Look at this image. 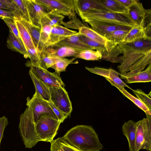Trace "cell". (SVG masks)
<instances>
[{"label": "cell", "mask_w": 151, "mask_h": 151, "mask_svg": "<svg viewBox=\"0 0 151 151\" xmlns=\"http://www.w3.org/2000/svg\"><path fill=\"white\" fill-rule=\"evenodd\" d=\"M70 144L81 151H101L103 146L91 126L77 125L63 137Z\"/></svg>", "instance_id": "1"}, {"label": "cell", "mask_w": 151, "mask_h": 151, "mask_svg": "<svg viewBox=\"0 0 151 151\" xmlns=\"http://www.w3.org/2000/svg\"><path fill=\"white\" fill-rule=\"evenodd\" d=\"M123 54L122 61L117 66L120 73L123 75L136 61L151 52V40H141L133 42L118 45Z\"/></svg>", "instance_id": "2"}, {"label": "cell", "mask_w": 151, "mask_h": 151, "mask_svg": "<svg viewBox=\"0 0 151 151\" xmlns=\"http://www.w3.org/2000/svg\"><path fill=\"white\" fill-rule=\"evenodd\" d=\"M83 22L96 21L133 28L137 25L129 19L127 14H114L109 12L93 11L78 15Z\"/></svg>", "instance_id": "3"}, {"label": "cell", "mask_w": 151, "mask_h": 151, "mask_svg": "<svg viewBox=\"0 0 151 151\" xmlns=\"http://www.w3.org/2000/svg\"><path fill=\"white\" fill-rule=\"evenodd\" d=\"M61 123L49 116L41 117L35 123V131L40 141L50 142L53 140Z\"/></svg>", "instance_id": "4"}, {"label": "cell", "mask_w": 151, "mask_h": 151, "mask_svg": "<svg viewBox=\"0 0 151 151\" xmlns=\"http://www.w3.org/2000/svg\"><path fill=\"white\" fill-rule=\"evenodd\" d=\"M146 115V118L136 122L135 151L140 149L151 151V116Z\"/></svg>", "instance_id": "5"}, {"label": "cell", "mask_w": 151, "mask_h": 151, "mask_svg": "<svg viewBox=\"0 0 151 151\" xmlns=\"http://www.w3.org/2000/svg\"><path fill=\"white\" fill-rule=\"evenodd\" d=\"M35 0L47 12H52L69 17L75 14L74 0Z\"/></svg>", "instance_id": "6"}, {"label": "cell", "mask_w": 151, "mask_h": 151, "mask_svg": "<svg viewBox=\"0 0 151 151\" xmlns=\"http://www.w3.org/2000/svg\"><path fill=\"white\" fill-rule=\"evenodd\" d=\"M27 100L26 105L31 108L35 123L41 117L46 116H49L58 120L48 101L43 99L37 92H35L31 99L28 97Z\"/></svg>", "instance_id": "7"}, {"label": "cell", "mask_w": 151, "mask_h": 151, "mask_svg": "<svg viewBox=\"0 0 151 151\" xmlns=\"http://www.w3.org/2000/svg\"><path fill=\"white\" fill-rule=\"evenodd\" d=\"M48 87L50 100L60 110L70 116L72 111V105L64 87Z\"/></svg>", "instance_id": "8"}, {"label": "cell", "mask_w": 151, "mask_h": 151, "mask_svg": "<svg viewBox=\"0 0 151 151\" xmlns=\"http://www.w3.org/2000/svg\"><path fill=\"white\" fill-rule=\"evenodd\" d=\"M25 65L29 67L35 75L48 86L63 87L65 86L60 76L56 72H50L47 70L32 65L25 64Z\"/></svg>", "instance_id": "9"}, {"label": "cell", "mask_w": 151, "mask_h": 151, "mask_svg": "<svg viewBox=\"0 0 151 151\" xmlns=\"http://www.w3.org/2000/svg\"><path fill=\"white\" fill-rule=\"evenodd\" d=\"M79 35H83L89 39L104 46L109 52H111L118 45L106 39L91 28L84 25L78 29Z\"/></svg>", "instance_id": "10"}, {"label": "cell", "mask_w": 151, "mask_h": 151, "mask_svg": "<svg viewBox=\"0 0 151 151\" xmlns=\"http://www.w3.org/2000/svg\"><path fill=\"white\" fill-rule=\"evenodd\" d=\"M79 38L83 43L100 52L102 55V59L103 60L114 63H117L118 58L114 49L109 52L104 45L91 40L83 35H79Z\"/></svg>", "instance_id": "11"}, {"label": "cell", "mask_w": 151, "mask_h": 151, "mask_svg": "<svg viewBox=\"0 0 151 151\" xmlns=\"http://www.w3.org/2000/svg\"><path fill=\"white\" fill-rule=\"evenodd\" d=\"M74 3L75 12L78 15L93 11L109 12L99 0H74Z\"/></svg>", "instance_id": "12"}, {"label": "cell", "mask_w": 151, "mask_h": 151, "mask_svg": "<svg viewBox=\"0 0 151 151\" xmlns=\"http://www.w3.org/2000/svg\"><path fill=\"white\" fill-rule=\"evenodd\" d=\"M31 22L41 29L40 20L47 12L35 0H24Z\"/></svg>", "instance_id": "13"}, {"label": "cell", "mask_w": 151, "mask_h": 151, "mask_svg": "<svg viewBox=\"0 0 151 151\" xmlns=\"http://www.w3.org/2000/svg\"><path fill=\"white\" fill-rule=\"evenodd\" d=\"M85 68L90 72L109 79L120 86L127 87L132 91L133 90L119 77V76H120V73L114 70L111 68L106 69L97 67L93 68L86 67Z\"/></svg>", "instance_id": "14"}, {"label": "cell", "mask_w": 151, "mask_h": 151, "mask_svg": "<svg viewBox=\"0 0 151 151\" xmlns=\"http://www.w3.org/2000/svg\"><path fill=\"white\" fill-rule=\"evenodd\" d=\"M78 33L76 31L70 30L61 25L53 27L45 48L58 43L67 37Z\"/></svg>", "instance_id": "15"}, {"label": "cell", "mask_w": 151, "mask_h": 151, "mask_svg": "<svg viewBox=\"0 0 151 151\" xmlns=\"http://www.w3.org/2000/svg\"><path fill=\"white\" fill-rule=\"evenodd\" d=\"M48 57L56 58H64L67 57H75L80 50L66 46H50L42 50Z\"/></svg>", "instance_id": "16"}, {"label": "cell", "mask_w": 151, "mask_h": 151, "mask_svg": "<svg viewBox=\"0 0 151 151\" xmlns=\"http://www.w3.org/2000/svg\"><path fill=\"white\" fill-rule=\"evenodd\" d=\"M150 64H151V52L139 59L127 69L125 74H120V76L122 79H124L142 71Z\"/></svg>", "instance_id": "17"}, {"label": "cell", "mask_w": 151, "mask_h": 151, "mask_svg": "<svg viewBox=\"0 0 151 151\" xmlns=\"http://www.w3.org/2000/svg\"><path fill=\"white\" fill-rule=\"evenodd\" d=\"M150 9H145L142 3L138 0L136 3L129 9L127 14L130 19L137 26L145 19Z\"/></svg>", "instance_id": "18"}, {"label": "cell", "mask_w": 151, "mask_h": 151, "mask_svg": "<svg viewBox=\"0 0 151 151\" xmlns=\"http://www.w3.org/2000/svg\"><path fill=\"white\" fill-rule=\"evenodd\" d=\"M88 23L94 30L104 37L105 34L116 30L130 29V27H125L96 21H89Z\"/></svg>", "instance_id": "19"}, {"label": "cell", "mask_w": 151, "mask_h": 151, "mask_svg": "<svg viewBox=\"0 0 151 151\" xmlns=\"http://www.w3.org/2000/svg\"><path fill=\"white\" fill-rule=\"evenodd\" d=\"M144 22L143 21L139 25L132 28L121 43H131L141 40H151V38L148 37L145 33Z\"/></svg>", "instance_id": "20"}, {"label": "cell", "mask_w": 151, "mask_h": 151, "mask_svg": "<svg viewBox=\"0 0 151 151\" xmlns=\"http://www.w3.org/2000/svg\"><path fill=\"white\" fill-rule=\"evenodd\" d=\"M79 35L78 33L77 34L70 36L52 46L68 47L81 51L86 50H94L91 47L83 43L79 38Z\"/></svg>", "instance_id": "21"}, {"label": "cell", "mask_w": 151, "mask_h": 151, "mask_svg": "<svg viewBox=\"0 0 151 151\" xmlns=\"http://www.w3.org/2000/svg\"><path fill=\"white\" fill-rule=\"evenodd\" d=\"M122 131L128 141L129 151H135L136 122L132 120L125 122L122 126Z\"/></svg>", "instance_id": "22"}, {"label": "cell", "mask_w": 151, "mask_h": 151, "mask_svg": "<svg viewBox=\"0 0 151 151\" xmlns=\"http://www.w3.org/2000/svg\"><path fill=\"white\" fill-rule=\"evenodd\" d=\"M6 46L10 50L23 55L25 58H28L26 47L21 39L10 32L7 39Z\"/></svg>", "instance_id": "23"}, {"label": "cell", "mask_w": 151, "mask_h": 151, "mask_svg": "<svg viewBox=\"0 0 151 151\" xmlns=\"http://www.w3.org/2000/svg\"><path fill=\"white\" fill-rule=\"evenodd\" d=\"M29 74L34 85L35 92L37 93L44 99L50 100V95L48 86L39 79L31 69Z\"/></svg>", "instance_id": "24"}, {"label": "cell", "mask_w": 151, "mask_h": 151, "mask_svg": "<svg viewBox=\"0 0 151 151\" xmlns=\"http://www.w3.org/2000/svg\"><path fill=\"white\" fill-rule=\"evenodd\" d=\"M106 79V80L110 83L112 86H114L117 88L123 94L124 96L130 100L138 107L144 111L146 114H148L150 116L151 115V111L150 110L145 104L137 98L135 97L128 92L125 89L124 87L120 86L114 83L109 79Z\"/></svg>", "instance_id": "25"}, {"label": "cell", "mask_w": 151, "mask_h": 151, "mask_svg": "<svg viewBox=\"0 0 151 151\" xmlns=\"http://www.w3.org/2000/svg\"><path fill=\"white\" fill-rule=\"evenodd\" d=\"M16 19L20 21L24 25L29 32L36 48L40 50V37L41 29L22 18Z\"/></svg>", "instance_id": "26"}, {"label": "cell", "mask_w": 151, "mask_h": 151, "mask_svg": "<svg viewBox=\"0 0 151 151\" xmlns=\"http://www.w3.org/2000/svg\"><path fill=\"white\" fill-rule=\"evenodd\" d=\"M126 83L149 82L151 81V64L148 65L146 69L133 75L124 79Z\"/></svg>", "instance_id": "27"}, {"label": "cell", "mask_w": 151, "mask_h": 151, "mask_svg": "<svg viewBox=\"0 0 151 151\" xmlns=\"http://www.w3.org/2000/svg\"><path fill=\"white\" fill-rule=\"evenodd\" d=\"M64 18V16L52 12H47L41 19V27L49 25L53 27L61 25Z\"/></svg>", "instance_id": "28"}, {"label": "cell", "mask_w": 151, "mask_h": 151, "mask_svg": "<svg viewBox=\"0 0 151 151\" xmlns=\"http://www.w3.org/2000/svg\"><path fill=\"white\" fill-rule=\"evenodd\" d=\"M15 20L19 37L26 49L36 48L31 36L26 27L20 21L16 19Z\"/></svg>", "instance_id": "29"}, {"label": "cell", "mask_w": 151, "mask_h": 151, "mask_svg": "<svg viewBox=\"0 0 151 151\" xmlns=\"http://www.w3.org/2000/svg\"><path fill=\"white\" fill-rule=\"evenodd\" d=\"M100 2L110 12L114 14H127L129 9L124 6L116 0H99Z\"/></svg>", "instance_id": "30"}, {"label": "cell", "mask_w": 151, "mask_h": 151, "mask_svg": "<svg viewBox=\"0 0 151 151\" xmlns=\"http://www.w3.org/2000/svg\"><path fill=\"white\" fill-rule=\"evenodd\" d=\"M130 29H120L106 34L104 37L112 43L118 45L128 33Z\"/></svg>", "instance_id": "31"}, {"label": "cell", "mask_w": 151, "mask_h": 151, "mask_svg": "<svg viewBox=\"0 0 151 151\" xmlns=\"http://www.w3.org/2000/svg\"><path fill=\"white\" fill-rule=\"evenodd\" d=\"M75 57L88 60H97L102 59V55L98 51L86 50L81 52Z\"/></svg>", "instance_id": "32"}, {"label": "cell", "mask_w": 151, "mask_h": 151, "mask_svg": "<svg viewBox=\"0 0 151 151\" xmlns=\"http://www.w3.org/2000/svg\"><path fill=\"white\" fill-rule=\"evenodd\" d=\"M28 58L30 60L25 64L32 65L38 67L41 60V51L37 48H31L26 49Z\"/></svg>", "instance_id": "33"}, {"label": "cell", "mask_w": 151, "mask_h": 151, "mask_svg": "<svg viewBox=\"0 0 151 151\" xmlns=\"http://www.w3.org/2000/svg\"><path fill=\"white\" fill-rule=\"evenodd\" d=\"M52 27L46 25L41 27L40 37V50L42 51L46 48L49 41Z\"/></svg>", "instance_id": "34"}, {"label": "cell", "mask_w": 151, "mask_h": 151, "mask_svg": "<svg viewBox=\"0 0 151 151\" xmlns=\"http://www.w3.org/2000/svg\"><path fill=\"white\" fill-rule=\"evenodd\" d=\"M62 58H56L47 57L42 51L41 54V60L39 67L47 70L55 64Z\"/></svg>", "instance_id": "35"}, {"label": "cell", "mask_w": 151, "mask_h": 151, "mask_svg": "<svg viewBox=\"0 0 151 151\" xmlns=\"http://www.w3.org/2000/svg\"><path fill=\"white\" fill-rule=\"evenodd\" d=\"M134 94L137 98L143 102L151 111V92L148 94L145 93L142 90L137 89L132 90Z\"/></svg>", "instance_id": "36"}, {"label": "cell", "mask_w": 151, "mask_h": 151, "mask_svg": "<svg viewBox=\"0 0 151 151\" xmlns=\"http://www.w3.org/2000/svg\"><path fill=\"white\" fill-rule=\"evenodd\" d=\"M76 58L72 59H68L66 58H62L55 64L50 68L55 70L56 72L59 76L61 72L65 71L68 65L73 63V61Z\"/></svg>", "instance_id": "37"}, {"label": "cell", "mask_w": 151, "mask_h": 151, "mask_svg": "<svg viewBox=\"0 0 151 151\" xmlns=\"http://www.w3.org/2000/svg\"><path fill=\"white\" fill-rule=\"evenodd\" d=\"M0 2L5 5L9 9V10L13 12L15 15V19L23 18V15L17 5L12 0H0Z\"/></svg>", "instance_id": "38"}, {"label": "cell", "mask_w": 151, "mask_h": 151, "mask_svg": "<svg viewBox=\"0 0 151 151\" xmlns=\"http://www.w3.org/2000/svg\"><path fill=\"white\" fill-rule=\"evenodd\" d=\"M12 1L18 6L22 13L23 16V19L31 22L24 0H12Z\"/></svg>", "instance_id": "39"}, {"label": "cell", "mask_w": 151, "mask_h": 151, "mask_svg": "<svg viewBox=\"0 0 151 151\" xmlns=\"http://www.w3.org/2000/svg\"><path fill=\"white\" fill-rule=\"evenodd\" d=\"M8 26L9 32L12 33L16 37L20 38L14 19L4 17L2 19Z\"/></svg>", "instance_id": "40"}, {"label": "cell", "mask_w": 151, "mask_h": 151, "mask_svg": "<svg viewBox=\"0 0 151 151\" xmlns=\"http://www.w3.org/2000/svg\"><path fill=\"white\" fill-rule=\"evenodd\" d=\"M48 102L58 119L61 121L62 123L68 117V115L57 107L50 100L48 101Z\"/></svg>", "instance_id": "41"}, {"label": "cell", "mask_w": 151, "mask_h": 151, "mask_svg": "<svg viewBox=\"0 0 151 151\" xmlns=\"http://www.w3.org/2000/svg\"><path fill=\"white\" fill-rule=\"evenodd\" d=\"M50 142V151H64L61 143L60 137L52 140Z\"/></svg>", "instance_id": "42"}, {"label": "cell", "mask_w": 151, "mask_h": 151, "mask_svg": "<svg viewBox=\"0 0 151 151\" xmlns=\"http://www.w3.org/2000/svg\"><path fill=\"white\" fill-rule=\"evenodd\" d=\"M9 124L8 119L4 116L0 117V145L5 129Z\"/></svg>", "instance_id": "43"}, {"label": "cell", "mask_w": 151, "mask_h": 151, "mask_svg": "<svg viewBox=\"0 0 151 151\" xmlns=\"http://www.w3.org/2000/svg\"><path fill=\"white\" fill-rule=\"evenodd\" d=\"M62 148L64 151H81L70 144L63 137H60Z\"/></svg>", "instance_id": "44"}, {"label": "cell", "mask_w": 151, "mask_h": 151, "mask_svg": "<svg viewBox=\"0 0 151 151\" xmlns=\"http://www.w3.org/2000/svg\"><path fill=\"white\" fill-rule=\"evenodd\" d=\"M4 17H8L15 19V15L14 13L11 11L0 9V18L2 19Z\"/></svg>", "instance_id": "45"}, {"label": "cell", "mask_w": 151, "mask_h": 151, "mask_svg": "<svg viewBox=\"0 0 151 151\" xmlns=\"http://www.w3.org/2000/svg\"><path fill=\"white\" fill-rule=\"evenodd\" d=\"M116 1L128 9L135 4L138 1L137 0H116Z\"/></svg>", "instance_id": "46"}, {"label": "cell", "mask_w": 151, "mask_h": 151, "mask_svg": "<svg viewBox=\"0 0 151 151\" xmlns=\"http://www.w3.org/2000/svg\"><path fill=\"white\" fill-rule=\"evenodd\" d=\"M0 9L9 10L8 8L5 5L1 2H0Z\"/></svg>", "instance_id": "47"}, {"label": "cell", "mask_w": 151, "mask_h": 151, "mask_svg": "<svg viewBox=\"0 0 151 151\" xmlns=\"http://www.w3.org/2000/svg\"><path fill=\"white\" fill-rule=\"evenodd\" d=\"M147 151H148V150H147Z\"/></svg>", "instance_id": "48"}, {"label": "cell", "mask_w": 151, "mask_h": 151, "mask_svg": "<svg viewBox=\"0 0 151 151\" xmlns=\"http://www.w3.org/2000/svg\"><path fill=\"white\" fill-rule=\"evenodd\" d=\"M15 151V150H14V151Z\"/></svg>", "instance_id": "49"}]
</instances>
